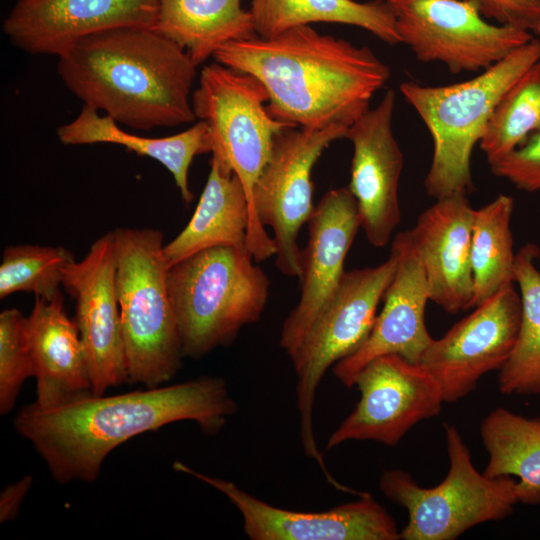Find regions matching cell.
<instances>
[{
	"label": "cell",
	"mask_w": 540,
	"mask_h": 540,
	"mask_svg": "<svg viewBox=\"0 0 540 540\" xmlns=\"http://www.w3.org/2000/svg\"><path fill=\"white\" fill-rule=\"evenodd\" d=\"M197 67L153 28L123 26L79 40L58 58L57 71L83 105L148 131L197 121L191 103Z\"/></svg>",
	"instance_id": "3"
},
{
	"label": "cell",
	"mask_w": 540,
	"mask_h": 540,
	"mask_svg": "<svg viewBox=\"0 0 540 540\" xmlns=\"http://www.w3.org/2000/svg\"><path fill=\"white\" fill-rule=\"evenodd\" d=\"M246 247L215 246L168 271V289L185 357L230 344L264 312L270 280Z\"/></svg>",
	"instance_id": "5"
},
{
	"label": "cell",
	"mask_w": 540,
	"mask_h": 540,
	"mask_svg": "<svg viewBox=\"0 0 540 540\" xmlns=\"http://www.w3.org/2000/svg\"><path fill=\"white\" fill-rule=\"evenodd\" d=\"M401 43L423 63L452 73L481 72L531 41L533 34L492 24L464 0H386Z\"/></svg>",
	"instance_id": "11"
},
{
	"label": "cell",
	"mask_w": 540,
	"mask_h": 540,
	"mask_svg": "<svg viewBox=\"0 0 540 540\" xmlns=\"http://www.w3.org/2000/svg\"><path fill=\"white\" fill-rule=\"evenodd\" d=\"M533 32L540 38V23H539L538 26L534 29Z\"/></svg>",
	"instance_id": "35"
},
{
	"label": "cell",
	"mask_w": 540,
	"mask_h": 540,
	"mask_svg": "<svg viewBox=\"0 0 540 540\" xmlns=\"http://www.w3.org/2000/svg\"><path fill=\"white\" fill-rule=\"evenodd\" d=\"M391 248L397 253V268L371 333L354 353L333 366L335 377L348 388L362 368L379 356L396 354L419 364L434 339L425 324L428 283L410 231L397 233Z\"/></svg>",
	"instance_id": "18"
},
{
	"label": "cell",
	"mask_w": 540,
	"mask_h": 540,
	"mask_svg": "<svg viewBox=\"0 0 540 540\" xmlns=\"http://www.w3.org/2000/svg\"><path fill=\"white\" fill-rule=\"evenodd\" d=\"M74 257L63 247L21 244L3 251L0 265V298L31 292L51 300L60 292L63 270Z\"/></svg>",
	"instance_id": "30"
},
{
	"label": "cell",
	"mask_w": 540,
	"mask_h": 540,
	"mask_svg": "<svg viewBox=\"0 0 540 540\" xmlns=\"http://www.w3.org/2000/svg\"><path fill=\"white\" fill-rule=\"evenodd\" d=\"M27 328L36 379L32 403L48 409L93 394L79 331L61 293L51 300L35 297Z\"/></svg>",
	"instance_id": "21"
},
{
	"label": "cell",
	"mask_w": 540,
	"mask_h": 540,
	"mask_svg": "<svg viewBox=\"0 0 540 540\" xmlns=\"http://www.w3.org/2000/svg\"><path fill=\"white\" fill-rule=\"evenodd\" d=\"M34 376L27 317L18 309L0 313V413L15 406L26 379Z\"/></svg>",
	"instance_id": "31"
},
{
	"label": "cell",
	"mask_w": 540,
	"mask_h": 540,
	"mask_svg": "<svg viewBox=\"0 0 540 540\" xmlns=\"http://www.w3.org/2000/svg\"><path fill=\"white\" fill-rule=\"evenodd\" d=\"M221 492L238 509L243 530L251 540H399L393 517L371 495L322 512H300L270 505L234 482L199 472L183 462L173 463Z\"/></svg>",
	"instance_id": "15"
},
{
	"label": "cell",
	"mask_w": 540,
	"mask_h": 540,
	"mask_svg": "<svg viewBox=\"0 0 540 540\" xmlns=\"http://www.w3.org/2000/svg\"><path fill=\"white\" fill-rule=\"evenodd\" d=\"M112 233L128 382L158 387L176 375L184 358L168 289L163 234L126 227Z\"/></svg>",
	"instance_id": "6"
},
{
	"label": "cell",
	"mask_w": 540,
	"mask_h": 540,
	"mask_svg": "<svg viewBox=\"0 0 540 540\" xmlns=\"http://www.w3.org/2000/svg\"><path fill=\"white\" fill-rule=\"evenodd\" d=\"M237 410L226 382L205 376L116 395L91 394L48 409L31 403L17 413L14 428L56 482L91 483L107 456L135 436L179 421L216 435Z\"/></svg>",
	"instance_id": "1"
},
{
	"label": "cell",
	"mask_w": 540,
	"mask_h": 540,
	"mask_svg": "<svg viewBox=\"0 0 540 540\" xmlns=\"http://www.w3.org/2000/svg\"><path fill=\"white\" fill-rule=\"evenodd\" d=\"M348 127L285 128L273 140L270 157L253 189V226L247 249L262 262L275 256V266L289 277L300 273L297 238L313 205L312 170L324 150L345 138Z\"/></svg>",
	"instance_id": "8"
},
{
	"label": "cell",
	"mask_w": 540,
	"mask_h": 540,
	"mask_svg": "<svg viewBox=\"0 0 540 540\" xmlns=\"http://www.w3.org/2000/svg\"><path fill=\"white\" fill-rule=\"evenodd\" d=\"M489 460L483 474L519 478V499L540 504V417L528 418L499 407L480 425Z\"/></svg>",
	"instance_id": "26"
},
{
	"label": "cell",
	"mask_w": 540,
	"mask_h": 540,
	"mask_svg": "<svg viewBox=\"0 0 540 540\" xmlns=\"http://www.w3.org/2000/svg\"><path fill=\"white\" fill-rule=\"evenodd\" d=\"M397 263V253L390 248L389 257L381 264L346 271L301 346L290 358L297 378L296 402L302 447L306 456L317 462L331 485L337 481L329 473L314 435L316 392L329 367L354 353L368 338Z\"/></svg>",
	"instance_id": "9"
},
{
	"label": "cell",
	"mask_w": 540,
	"mask_h": 540,
	"mask_svg": "<svg viewBox=\"0 0 540 540\" xmlns=\"http://www.w3.org/2000/svg\"><path fill=\"white\" fill-rule=\"evenodd\" d=\"M57 136L65 145L117 144L158 161L173 176L186 204L193 200L188 180L191 163L195 156L210 153L204 121L197 120L175 135L145 137L124 131L111 117L86 105L74 120L57 129Z\"/></svg>",
	"instance_id": "23"
},
{
	"label": "cell",
	"mask_w": 540,
	"mask_h": 540,
	"mask_svg": "<svg viewBox=\"0 0 540 540\" xmlns=\"http://www.w3.org/2000/svg\"><path fill=\"white\" fill-rule=\"evenodd\" d=\"M62 286L76 302L74 321L85 351L93 395H103L128 382L112 231L99 237L82 260L66 265Z\"/></svg>",
	"instance_id": "14"
},
{
	"label": "cell",
	"mask_w": 540,
	"mask_h": 540,
	"mask_svg": "<svg viewBox=\"0 0 540 540\" xmlns=\"http://www.w3.org/2000/svg\"><path fill=\"white\" fill-rule=\"evenodd\" d=\"M300 252V297L284 319L280 347L292 358L340 284L344 263L361 228L356 200L347 187L327 191L309 220Z\"/></svg>",
	"instance_id": "16"
},
{
	"label": "cell",
	"mask_w": 540,
	"mask_h": 540,
	"mask_svg": "<svg viewBox=\"0 0 540 540\" xmlns=\"http://www.w3.org/2000/svg\"><path fill=\"white\" fill-rule=\"evenodd\" d=\"M540 133V61L526 71L496 105L479 142L492 162Z\"/></svg>",
	"instance_id": "29"
},
{
	"label": "cell",
	"mask_w": 540,
	"mask_h": 540,
	"mask_svg": "<svg viewBox=\"0 0 540 540\" xmlns=\"http://www.w3.org/2000/svg\"><path fill=\"white\" fill-rule=\"evenodd\" d=\"M474 308L433 339L419 362L439 383L444 402L466 397L484 374L500 370L517 341L521 298L514 285Z\"/></svg>",
	"instance_id": "13"
},
{
	"label": "cell",
	"mask_w": 540,
	"mask_h": 540,
	"mask_svg": "<svg viewBox=\"0 0 540 540\" xmlns=\"http://www.w3.org/2000/svg\"><path fill=\"white\" fill-rule=\"evenodd\" d=\"M492 173L525 192L540 191V133L532 134L521 146L489 162Z\"/></svg>",
	"instance_id": "32"
},
{
	"label": "cell",
	"mask_w": 540,
	"mask_h": 540,
	"mask_svg": "<svg viewBox=\"0 0 540 540\" xmlns=\"http://www.w3.org/2000/svg\"><path fill=\"white\" fill-rule=\"evenodd\" d=\"M249 11L257 35L263 38L297 26L336 23L367 30L390 45L401 44L386 0H251Z\"/></svg>",
	"instance_id": "25"
},
{
	"label": "cell",
	"mask_w": 540,
	"mask_h": 540,
	"mask_svg": "<svg viewBox=\"0 0 540 540\" xmlns=\"http://www.w3.org/2000/svg\"><path fill=\"white\" fill-rule=\"evenodd\" d=\"M497 24L534 31L540 23V0H464Z\"/></svg>",
	"instance_id": "33"
},
{
	"label": "cell",
	"mask_w": 540,
	"mask_h": 540,
	"mask_svg": "<svg viewBox=\"0 0 540 540\" xmlns=\"http://www.w3.org/2000/svg\"><path fill=\"white\" fill-rule=\"evenodd\" d=\"M213 58L257 78L267 91L271 116L294 128H349L391 76L370 48L310 25L227 43Z\"/></svg>",
	"instance_id": "2"
},
{
	"label": "cell",
	"mask_w": 540,
	"mask_h": 540,
	"mask_svg": "<svg viewBox=\"0 0 540 540\" xmlns=\"http://www.w3.org/2000/svg\"><path fill=\"white\" fill-rule=\"evenodd\" d=\"M153 29L182 47L197 66L223 45L257 36L241 0H158Z\"/></svg>",
	"instance_id": "24"
},
{
	"label": "cell",
	"mask_w": 540,
	"mask_h": 540,
	"mask_svg": "<svg viewBox=\"0 0 540 540\" xmlns=\"http://www.w3.org/2000/svg\"><path fill=\"white\" fill-rule=\"evenodd\" d=\"M537 245L527 243L516 253L515 283L521 298V322L516 344L499 370V390L505 395H540V270Z\"/></svg>",
	"instance_id": "27"
},
{
	"label": "cell",
	"mask_w": 540,
	"mask_h": 540,
	"mask_svg": "<svg viewBox=\"0 0 540 540\" xmlns=\"http://www.w3.org/2000/svg\"><path fill=\"white\" fill-rule=\"evenodd\" d=\"M32 477L26 475L13 484L6 486L0 495V522L12 521L32 485Z\"/></svg>",
	"instance_id": "34"
},
{
	"label": "cell",
	"mask_w": 540,
	"mask_h": 540,
	"mask_svg": "<svg viewBox=\"0 0 540 540\" xmlns=\"http://www.w3.org/2000/svg\"><path fill=\"white\" fill-rule=\"evenodd\" d=\"M540 61V38L514 50L466 81L428 86L403 82L400 91L427 127L433 155L424 179L435 200L473 190L471 157L507 90Z\"/></svg>",
	"instance_id": "4"
},
{
	"label": "cell",
	"mask_w": 540,
	"mask_h": 540,
	"mask_svg": "<svg viewBox=\"0 0 540 540\" xmlns=\"http://www.w3.org/2000/svg\"><path fill=\"white\" fill-rule=\"evenodd\" d=\"M354 386L360 399L331 433L326 450L351 440L395 446L414 425L438 415L444 402L436 379L420 364L396 354L366 364Z\"/></svg>",
	"instance_id": "12"
},
{
	"label": "cell",
	"mask_w": 540,
	"mask_h": 540,
	"mask_svg": "<svg viewBox=\"0 0 540 540\" xmlns=\"http://www.w3.org/2000/svg\"><path fill=\"white\" fill-rule=\"evenodd\" d=\"M513 210V198L504 194L475 209L471 239L472 308L515 284Z\"/></svg>",
	"instance_id": "28"
},
{
	"label": "cell",
	"mask_w": 540,
	"mask_h": 540,
	"mask_svg": "<svg viewBox=\"0 0 540 540\" xmlns=\"http://www.w3.org/2000/svg\"><path fill=\"white\" fill-rule=\"evenodd\" d=\"M268 100L257 78L217 61L202 68L191 97L196 119L207 126L212 157L233 171L245 189L252 215L248 233L253 226V189L270 157L274 137L291 128L271 116Z\"/></svg>",
	"instance_id": "10"
},
{
	"label": "cell",
	"mask_w": 540,
	"mask_h": 540,
	"mask_svg": "<svg viewBox=\"0 0 540 540\" xmlns=\"http://www.w3.org/2000/svg\"><path fill=\"white\" fill-rule=\"evenodd\" d=\"M395 102V92L386 91L345 136L353 145L348 188L366 239L377 248L389 243L401 221L399 183L404 158L393 132Z\"/></svg>",
	"instance_id": "17"
},
{
	"label": "cell",
	"mask_w": 540,
	"mask_h": 540,
	"mask_svg": "<svg viewBox=\"0 0 540 540\" xmlns=\"http://www.w3.org/2000/svg\"><path fill=\"white\" fill-rule=\"evenodd\" d=\"M252 221L250 204L240 179L216 158L192 218L163 253L169 267L208 248L227 245L247 248Z\"/></svg>",
	"instance_id": "22"
},
{
	"label": "cell",
	"mask_w": 540,
	"mask_h": 540,
	"mask_svg": "<svg viewBox=\"0 0 540 540\" xmlns=\"http://www.w3.org/2000/svg\"><path fill=\"white\" fill-rule=\"evenodd\" d=\"M474 212L466 195L439 199L409 230L425 271L430 301L450 314L472 308Z\"/></svg>",
	"instance_id": "20"
},
{
	"label": "cell",
	"mask_w": 540,
	"mask_h": 540,
	"mask_svg": "<svg viewBox=\"0 0 540 540\" xmlns=\"http://www.w3.org/2000/svg\"><path fill=\"white\" fill-rule=\"evenodd\" d=\"M444 433L450 465L439 485L421 487L399 469L381 475L380 491L408 513L401 539L453 540L478 524L506 518L520 502L518 481L480 473L458 429L444 423Z\"/></svg>",
	"instance_id": "7"
},
{
	"label": "cell",
	"mask_w": 540,
	"mask_h": 540,
	"mask_svg": "<svg viewBox=\"0 0 540 540\" xmlns=\"http://www.w3.org/2000/svg\"><path fill=\"white\" fill-rule=\"evenodd\" d=\"M157 11L158 0H17L2 28L15 47L59 58L82 38L100 31L153 28Z\"/></svg>",
	"instance_id": "19"
}]
</instances>
